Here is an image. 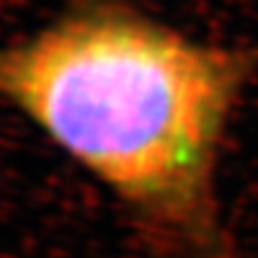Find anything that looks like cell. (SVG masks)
<instances>
[{
  "instance_id": "1",
  "label": "cell",
  "mask_w": 258,
  "mask_h": 258,
  "mask_svg": "<svg viewBox=\"0 0 258 258\" xmlns=\"http://www.w3.org/2000/svg\"><path fill=\"white\" fill-rule=\"evenodd\" d=\"M256 67L123 0H76L0 43V103L108 194L142 258H237L217 179Z\"/></svg>"
}]
</instances>
